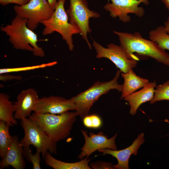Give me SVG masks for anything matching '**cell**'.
Segmentation results:
<instances>
[{"label": "cell", "mask_w": 169, "mask_h": 169, "mask_svg": "<svg viewBox=\"0 0 169 169\" xmlns=\"http://www.w3.org/2000/svg\"><path fill=\"white\" fill-rule=\"evenodd\" d=\"M118 37L120 46L131 59L138 60L134 54L150 57L157 61L169 66V54L155 42L143 38L138 32L133 33L114 31Z\"/></svg>", "instance_id": "6da1fadb"}, {"label": "cell", "mask_w": 169, "mask_h": 169, "mask_svg": "<svg viewBox=\"0 0 169 169\" xmlns=\"http://www.w3.org/2000/svg\"><path fill=\"white\" fill-rule=\"evenodd\" d=\"M77 115L76 111L60 114L34 112L29 117L52 140L57 143L69 135Z\"/></svg>", "instance_id": "7a4b0ae2"}, {"label": "cell", "mask_w": 169, "mask_h": 169, "mask_svg": "<svg viewBox=\"0 0 169 169\" xmlns=\"http://www.w3.org/2000/svg\"><path fill=\"white\" fill-rule=\"evenodd\" d=\"M27 21L16 15L11 23L1 27L0 29L8 36L14 49L32 52L35 56L44 57V51L37 44V35L27 26Z\"/></svg>", "instance_id": "3957f363"}, {"label": "cell", "mask_w": 169, "mask_h": 169, "mask_svg": "<svg viewBox=\"0 0 169 169\" xmlns=\"http://www.w3.org/2000/svg\"><path fill=\"white\" fill-rule=\"evenodd\" d=\"M120 72L118 70L114 78L111 80L96 82L88 89L71 98L75 104V111L77 115L81 119L89 115L91 106L101 95L113 89L122 92L123 84H120L118 82Z\"/></svg>", "instance_id": "277c9868"}, {"label": "cell", "mask_w": 169, "mask_h": 169, "mask_svg": "<svg viewBox=\"0 0 169 169\" xmlns=\"http://www.w3.org/2000/svg\"><path fill=\"white\" fill-rule=\"evenodd\" d=\"M65 0H58L53 14L49 18L41 23L44 26L42 32L44 35L58 32L65 41L69 50L72 51L74 47L72 36L74 34H80V32L69 21L68 16L64 8Z\"/></svg>", "instance_id": "5b68a950"}, {"label": "cell", "mask_w": 169, "mask_h": 169, "mask_svg": "<svg viewBox=\"0 0 169 169\" xmlns=\"http://www.w3.org/2000/svg\"><path fill=\"white\" fill-rule=\"evenodd\" d=\"M20 123L24 133L20 141L22 146H33L42 154L43 158L48 151L57 154V143L52 140L33 120L29 117L21 120Z\"/></svg>", "instance_id": "8992f818"}, {"label": "cell", "mask_w": 169, "mask_h": 169, "mask_svg": "<svg viewBox=\"0 0 169 169\" xmlns=\"http://www.w3.org/2000/svg\"><path fill=\"white\" fill-rule=\"evenodd\" d=\"M66 12L69 23L79 29L80 34L91 49L87 37L88 34L91 31L89 20L91 18H98L100 14L89 8L86 0H69V8Z\"/></svg>", "instance_id": "52a82bcc"}, {"label": "cell", "mask_w": 169, "mask_h": 169, "mask_svg": "<svg viewBox=\"0 0 169 169\" xmlns=\"http://www.w3.org/2000/svg\"><path fill=\"white\" fill-rule=\"evenodd\" d=\"M13 10L16 15L27 20V26L33 31L49 18L54 10L46 0H31L24 5L14 6Z\"/></svg>", "instance_id": "ba28073f"}, {"label": "cell", "mask_w": 169, "mask_h": 169, "mask_svg": "<svg viewBox=\"0 0 169 169\" xmlns=\"http://www.w3.org/2000/svg\"><path fill=\"white\" fill-rule=\"evenodd\" d=\"M92 45L96 50L97 58L109 59L122 73H127L137 65V60L130 58L120 46L110 43L105 48L94 40Z\"/></svg>", "instance_id": "9c48e42d"}, {"label": "cell", "mask_w": 169, "mask_h": 169, "mask_svg": "<svg viewBox=\"0 0 169 169\" xmlns=\"http://www.w3.org/2000/svg\"><path fill=\"white\" fill-rule=\"evenodd\" d=\"M111 3H107L104 6V9L109 13L112 18L118 17L124 23L130 22L131 18L128 15L132 13L139 18L143 17L145 14L144 8L139 6L141 3L147 5L148 0H110Z\"/></svg>", "instance_id": "30bf717a"}, {"label": "cell", "mask_w": 169, "mask_h": 169, "mask_svg": "<svg viewBox=\"0 0 169 169\" xmlns=\"http://www.w3.org/2000/svg\"><path fill=\"white\" fill-rule=\"evenodd\" d=\"M81 132L85 140V143L78 157L79 159H83L85 157L88 158L91 154L97 150L105 148L113 150L117 149L115 144L117 133L112 137L108 139L101 131L96 134L90 132L89 136L85 131L82 130Z\"/></svg>", "instance_id": "8fae6325"}, {"label": "cell", "mask_w": 169, "mask_h": 169, "mask_svg": "<svg viewBox=\"0 0 169 169\" xmlns=\"http://www.w3.org/2000/svg\"><path fill=\"white\" fill-rule=\"evenodd\" d=\"M76 106L70 98L67 99L59 96H50L39 98L33 111L40 113L60 114L70 110H75Z\"/></svg>", "instance_id": "7c38bea8"}, {"label": "cell", "mask_w": 169, "mask_h": 169, "mask_svg": "<svg viewBox=\"0 0 169 169\" xmlns=\"http://www.w3.org/2000/svg\"><path fill=\"white\" fill-rule=\"evenodd\" d=\"M14 103V118L22 120L29 117L33 111L36 102L39 99L37 91L33 88L22 91Z\"/></svg>", "instance_id": "4fadbf2b"}, {"label": "cell", "mask_w": 169, "mask_h": 169, "mask_svg": "<svg viewBox=\"0 0 169 169\" xmlns=\"http://www.w3.org/2000/svg\"><path fill=\"white\" fill-rule=\"evenodd\" d=\"M144 133H141L131 145L124 149L117 150L105 148L98 151L102 152L103 155L109 154L117 159L118 163L113 166L114 169H129L128 163L129 158L132 154L136 156L137 154L139 148L144 142Z\"/></svg>", "instance_id": "5bb4252c"}, {"label": "cell", "mask_w": 169, "mask_h": 169, "mask_svg": "<svg viewBox=\"0 0 169 169\" xmlns=\"http://www.w3.org/2000/svg\"><path fill=\"white\" fill-rule=\"evenodd\" d=\"M23 146L21 145L18 137L13 136L10 146L4 156L0 162V169L10 166L15 169H23L25 162L23 153Z\"/></svg>", "instance_id": "9a60e30c"}, {"label": "cell", "mask_w": 169, "mask_h": 169, "mask_svg": "<svg viewBox=\"0 0 169 169\" xmlns=\"http://www.w3.org/2000/svg\"><path fill=\"white\" fill-rule=\"evenodd\" d=\"M156 86L155 81L150 82L141 90L135 92L124 98L130 106V113L134 115L143 103L151 101L153 98Z\"/></svg>", "instance_id": "2e32d148"}, {"label": "cell", "mask_w": 169, "mask_h": 169, "mask_svg": "<svg viewBox=\"0 0 169 169\" xmlns=\"http://www.w3.org/2000/svg\"><path fill=\"white\" fill-rule=\"evenodd\" d=\"M121 75L124 79L122 90L120 99L135 92L140 88H143L150 82L148 79L136 75L133 69L126 73L121 72Z\"/></svg>", "instance_id": "e0dca14e"}, {"label": "cell", "mask_w": 169, "mask_h": 169, "mask_svg": "<svg viewBox=\"0 0 169 169\" xmlns=\"http://www.w3.org/2000/svg\"><path fill=\"white\" fill-rule=\"evenodd\" d=\"M48 151L44 158L47 166L54 169H91L89 163L90 161L89 158L85 157L80 161L73 163L62 161L54 158Z\"/></svg>", "instance_id": "ac0fdd59"}, {"label": "cell", "mask_w": 169, "mask_h": 169, "mask_svg": "<svg viewBox=\"0 0 169 169\" xmlns=\"http://www.w3.org/2000/svg\"><path fill=\"white\" fill-rule=\"evenodd\" d=\"M10 97L4 93H0V120L5 121L10 126L17 125L14 117V104L9 100Z\"/></svg>", "instance_id": "d6986e66"}, {"label": "cell", "mask_w": 169, "mask_h": 169, "mask_svg": "<svg viewBox=\"0 0 169 169\" xmlns=\"http://www.w3.org/2000/svg\"><path fill=\"white\" fill-rule=\"evenodd\" d=\"M149 38L156 43L162 49L169 50V34L163 26H159L151 30L149 33Z\"/></svg>", "instance_id": "ffe728a7"}, {"label": "cell", "mask_w": 169, "mask_h": 169, "mask_svg": "<svg viewBox=\"0 0 169 169\" xmlns=\"http://www.w3.org/2000/svg\"><path fill=\"white\" fill-rule=\"evenodd\" d=\"M10 126L4 121L0 120V156H5L12 140L13 136L9 132Z\"/></svg>", "instance_id": "44dd1931"}, {"label": "cell", "mask_w": 169, "mask_h": 169, "mask_svg": "<svg viewBox=\"0 0 169 169\" xmlns=\"http://www.w3.org/2000/svg\"><path fill=\"white\" fill-rule=\"evenodd\" d=\"M154 94L150 101L151 104L161 100L169 101V80L163 84L156 86Z\"/></svg>", "instance_id": "7402d4cb"}, {"label": "cell", "mask_w": 169, "mask_h": 169, "mask_svg": "<svg viewBox=\"0 0 169 169\" xmlns=\"http://www.w3.org/2000/svg\"><path fill=\"white\" fill-rule=\"evenodd\" d=\"M57 61H53L40 64L21 67L4 68L0 69V74L4 73H9L13 72H18L22 71H29L38 69L43 68L50 67L56 64Z\"/></svg>", "instance_id": "603a6c76"}, {"label": "cell", "mask_w": 169, "mask_h": 169, "mask_svg": "<svg viewBox=\"0 0 169 169\" xmlns=\"http://www.w3.org/2000/svg\"><path fill=\"white\" fill-rule=\"evenodd\" d=\"M30 146H23V157L26 160L32 163L33 169H40V152L36 151L34 154H33Z\"/></svg>", "instance_id": "cb8c5ba5"}, {"label": "cell", "mask_w": 169, "mask_h": 169, "mask_svg": "<svg viewBox=\"0 0 169 169\" xmlns=\"http://www.w3.org/2000/svg\"><path fill=\"white\" fill-rule=\"evenodd\" d=\"M82 120L84 125L88 128H99L102 125L101 118L96 115H88L84 117Z\"/></svg>", "instance_id": "d4e9b609"}, {"label": "cell", "mask_w": 169, "mask_h": 169, "mask_svg": "<svg viewBox=\"0 0 169 169\" xmlns=\"http://www.w3.org/2000/svg\"><path fill=\"white\" fill-rule=\"evenodd\" d=\"M91 168L94 169H114L113 165L111 163L103 161H96L90 164Z\"/></svg>", "instance_id": "484cf974"}, {"label": "cell", "mask_w": 169, "mask_h": 169, "mask_svg": "<svg viewBox=\"0 0 169 169\" xmlns=\"http://www.w3.org/2000/svg\"><path fill=\"white\" fill-rule=\"evenodd\" d=\"M31 0H0V4L3 6L6 5L8 4L13 3L19 6L24 5Z\"/></svg>", "instance_id": "4316f807"}, {"label": "cell", "mask_w": 169, "mask_h": 169, "mask_svg": "<svg viewBox=\"0 0 169 169\" xmlns=\"http://www.w3.org/2000/svg\"><path fill=\"white\" fill-rule=\"evenodd\" d=\"M22 78V77L20 76L10 74L9 73L0 74V80L4 82L13 80H20Z\"/></svg>", "instance_id": "83f0119b"}, {"label": "cell", "mask_w": 169, "mask_h": 169, "mask_svg": "<svg viewBox=\"0 0 169 169\" xmlns=\"http://www.w3.org/2000/svg\"><path fill=\"white\" fill-rule=\"evenodd\" d=\"M50 5L54 9H55L56 5L58 0H46Z\"/></svg>", "instance_id": "f1b7e54d"}, {"label": "cell", "mask_w": 169, "mask_h": 169, "mask_svg": "<svg viewBox=\"0 0 169 169\" xmlns=\"http://www.w3.org/2000/svg\"><path fill=\"white\" fill-rule=\"evenodd\" d=\"M164 26L166 32L169 34V17H168L167 20L165 22Z\"/></svg>", "instance_id": "f546056e"}, {"label": "cell", "mask_w": 169, "mask_h": 169, "mask_svg": "<svg viewBox=\"0 0 169 169\" xmlns=\"http://www.w3.org/2000/svg\"><path fill=\"white\" fill-rule=\"evenodd\" d=\"M161 1L169 12V0H161Z\"/></svg>", "instance_id": "4dcf8cb0"}]
</instances>
